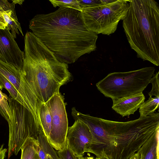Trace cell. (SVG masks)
Segmentation results:
<instances>
[{
	"label": "cell",
	"mask_w": 159,
	"mask_h": 159,
	"mask_svg": "<svg viewBox=\"0 0 159 159\" xmlns=\"http://www.w3.org/2000/svg\"><path fill=\"white\" fill-rule=\"evenodd\" d=\"M123 27L137 57L159 65V5L154 0H129Z\"/></svg>",
	"instance_id": "277c9868"
},
{
	"label": "cell",
	"mask_w": 159,
	"mask_h": 159,
	"mask_svg": "<svg viewBox=\"0 0 159 159\" xmlns=\"http://www.w3.org/2000/svg\"><path fill=\"white\" fill-rule=\"evenodd\" d=\"M159 97H149L148 100L144 102L139 109L140 117L150 115L159 108Z\"/></svg>",
	"instance_id": "e0dca14e"
},
{
	"label": "cell",
	"mask_w": 159,
	"mask_h": 159,
	"mask_svg": "<svg viewBox=\"0 0 159 159\" xmlns=\"http://www.w3.org/2000/svg\"><path fill=\"white\" fill-rule=\"evenodd\" d=\"M57 153L59 159H80V157L75 155L67 144L65 148L58 151Z\"/></svg>",
	"instance_id": "7402d4cb"
},
{
	"label": "cell",
	"mask_w": 159,
	"mask_h": 159,
	"mask_svg": "<svg viewBox=\"0 0 159 159\" xmlns=\"http://www.w3.org/2000/svg\"><path fill=\"white\" fill-rule=\"evenodd\" d=\"M0 82L3 88L9 92L11 98L25 107V104L21 95L13 85L0 73Z\"/></svg>",
	"instance_id": "ac0fdd59"
},
{
	"label": "cell",
	"mask_w": 159,
	"mask_h": 159,
	"mask_svg": "<svg viewBox=\"0 0 159 159\" xmlns=\"http://www.w3.org/2000/svg\"><path fill=\"white\" fill-rule=\"evenodd\" d=\"M96 159H109L107 157L104 156H101L99 157H97L96 158Z\"/></svg>",
	"instance_id": "1f68e13d"
},
{
	"label": "cell",
	"mask_w": 159,
	"mask_h": 159,
	"mask_svg": "<svg viewBox=\"0 0 159 159\" xmlns=\"http://www.w3.org/2000/svg\"><path fill=\"white\" fill-rule=\"evenodd\" d=\"M24 43L22 70L30 86L39 119L40 105L59 93L60 87L70 80L71 74L68 64L59 61L32 32H26Z\"/></svg>",
	"instance_id": "3957f363"
},
{
	"label": "cell",
	"mask_w": 159,
	"mask_h": 159,
	"mask_svg": "<svg viewBox=\"0 0 159 159\" xmlns=\"http://www.w3.org/2000/svg\"><path fill=\"white\" fill-rule=\"evenodd\" d=\"M39 143L37 139H28L22 146L21 159H40Z\"/></svg>",
	"instance_id": "5bb4252c"
},
{
	"label": "cell",
	"mask_w": 159,
	"mask_h": 159,
	"mask_svg": "<svg viewBox=\"0 0 159 159\" xmlns=\"http://www.w3.org/2000/svg\"><path fill=\"white\" fill-rule=\"evenodd\" d=\"M24 0H13V2L15 4L16 3H18L19 4H21L23 2H24Z\"/></svg>",
	"instance_id": "f1b7e54d"
},
{
	"label": "cell",
	"mask_w": 159,
	"mask_h": 159,
	"mask_svg": "<svg viewBox=\"0 0 159 159\" xmlns=\"http://www.w3.org/2000/svg\"><path fill=\"white\" fill-rule=\"evenodd\" d=\"M80 7L82 9L84 7H91L94 5L103 4L102 0H78Z\"/></svg>",
	"instance_id": "cb8c5ba5"
},
{
	"label": "cell",
	"mask_w": 159,
	"mask_h": 159,
	"mask_svg": "<svg viewBox=\"0 0 159 159\" xmlns=\"http://www.w3.org/2000/svg\"><path fill=\"white\" fill-rule=\"evenodd\" d=\"M155 68L148 67L126 72L109 73L96 84L105 96L112 100L142 93L154 75Z\"/></svg>",
	"instance_id": "5b68a950"
},
{
	"label": "cell",
	"mask_w": 159,
	"mask_h": 159,
	"mask_svg": "<svg viewBox=\"0 0 159 159\" xmlns=\"http://www.w3.org/2000/svg\"><path fill=\"white\" fill-rule=\"evenodd\" d=\"M140 159H159V134L145 154L141 155Z\"/></svg>",
	"instance_id": "ffe728a7"
},
{
	"label": "cell",
	"mask_w": 159,
	"mask_h": 159,
	"mask_svg": "<svg viewBox=\"0 0 159 159\" xmlns=\"http://www.w3.org/2000/svg\"><path fill=\"white\" fill-rule=\"evenodd\" d=\"M15 10V4L11 3L7 0H0V11L4 12Z\"/></svg>",
	"instance_id": "d4e9b609"
},
{
	"label": "cell",
	"mask_w": 159,
	"mask_h": 159,
	"mask_svg": "<svg viewBox=\"0 0 159 159\" xmlns=\"http://www.w3.org/2000/svg\"><path fill=\"white\" fill-rule=\"evenodd\" d=\"M49 1L54 7L69 8L82 11L78 0H50Z\"/></svg>",
	"instance_id": "d6986e66"
},
{
	"label": "cell",
	"mask_w": 159,
	"mask_h": 159,
	"mask_svg": "<svg viewBox=\"0 0 159 159\" xmlns=\"http://www.w3.org/2000/svg\"><path fill=\"white\" fill-rule=\"evenodd\" d=\"M46 103L52 119L48 140L53 148L58 151L62 150L67 146L66 137L68 128L64 97L59 93L52 96Z\"/></svg>",
	"instance_id": "ba28073f"
},
{
	"label": "cell",
	"mask_w": 159,
	"mask_h": 159,
	"mask_svg": "<svg viewBox=\"0 0 159 159\" xmlns=\"http://www.w3.org/2000/svg\"><path fill=\"white\" fill-rule=\"evenodd\" d=\"M29 27L62 62L74 63L96 49L98 34L87 29L81 11L77 10L59 8L49 13L37 14Z\"/></svg>",
	"instance_id": "6da1fadb"
},
{
	"label": "cell",
	"mask_w": 159,
	"mask_h": 159,
	"mask_svg": "<svg viewBox=\"0 0 159 159\" xmlns=\"http://www.w3.org/2000/svg\"><path fill=\"white\" fill-rule=\"evenodd\" d=\"M40 124L43 131L48 139L51 128L52 116L50 110L46 103L40 105L39 109Z\"/></svg>",
	"instance_id": "9a60e30c"
},
{
	"label": "cell",
	"mask_w": 159,
	"mask_h": 159,
	"mask_svg": "<svg viewBox=\"0 0 159 159\" xmlns=\"http://www.w3.org/2000/svg\"><path fill=\"white\" fill-rule=\"evenodd\" d=\"M3 12L0 11V29H5L7 26L2 15Z\"/></svg>",
	"instance_id": "484cf974"
},
{
	"label": "cell",
	"mask_w": 159,
	"mask_h": 159,
	"mask_svg": "<svg viewBox=\"0 0 159 159\" xmlns=\"http://www.w3.org/2000/svg\"><path fill=\"white\" fill-rule=\"evenodd\" d=\"M141 155L139 153H137L134 155L130 159H140Z\"/></svg>",
	"instance_id": "83f0119b"
},
{
	"label": "cell",
	"mask_w": 159,
	"mask_h": 159,
	"mask_svg": "<svg viewBox=\"0 0 159 159\" xmlns=\"http://www.w3.org/2000/svg\"><path fill=\"white\" fill-rule=\"evenodd\" d=\"M3 145L0 147V159H4L7 150L6 148H3Z\"/></svg>",
	"instance_id": "4316f807"
},
{
	"label": "cell",
	"mask_w": 159,
	"mask_h": 159,
	"mask_svg": "<svg viewBox=\"0 0 159 159\" xmlns=\"http://www.w3.org/2000/svg\"><path fill=\"white\" fill-rule=\"evenodd\" d=\"M80 159H94L93 157H84L83 156L80 157Z\"/></svg>",
	"instance_id": "4dcf8cb0"
},
{
	"label": "cell",
	"mask_w": 159,
	"mask_h": 159,
	"mask_svg": "<svg viewBox=\"0 0 159 159\" xmlns=\"http://www.w3.org/2000/svg\"><path fill=\"white\" fill-rule=\"evenodd\" d=\"M75 120L73 125L68 128L66 143L73 153L81 157L91 143L92 135L85 124L79 120Z\"/></svg>",
	"instance_id": "30bf717a"
},
{
	"label": "cell",
	"mask_w": 159,
	"mask_h": 159,
	"mask_svg": "<svg viewBox=\"0 0 159 159\" xmlns=\"http://www.w3.org/2000/svg\"><path fill=\"white\" fill-rule=\"evenodd\" d=\"M0 107L2 110L7 121L10 116V109L8 102V97L0 89Z\"/></svg>",
	"instance_id": "44dd1931"
},
{
	"label": "cell",
	"mask_w": 159,
	"mask_h": 159,
	"mask_svg": "<svg viewBox=\"0 0 159 159\" xmlns=\"http://www.w3.org/2000/svg\"><path fill=\"white\" fill-rule=\"evenodd\" d=\"M159 71H158L154 74L150 80V83H152V88L148 93L149 97L155 96L159 97Z\"/></svg>",
	"instance_id": "603a6c76"
},
{
	"label": "cell",
	"mask_w": 159,
	"mask_h": 159,
	"mask_svg": "<svg viewBox=\"0 0 159 159\" xmlns=\"http://www.w3.org/2000/svg\"><path fill=\"white\" fill-rule=\"evenodd\" d=\"M37 140L39 145L38 154L40 159H59L42 130L39 132Z\"/></svg>",
	"instance_id": "4fadbf2b"
},
{
	"label": "cell",
	"mask_w": 159,
	"mask_h": 159,
	"mask_svg": "<svg viewBox=\"0 0 159 159\" xmlns=\"http://www.w3.org/2000/svg\"><path fill=\"white\" fill-rule=\"evenodd\" d=\"M3 88V87L2 86V84H1L0 82V89L1 90H2V89Z\"/></svg>",
	"instance_id": "d6a6232c"
},
{
	"label": "cell",
	"mask_w": 159,
	"mask_h": 159,
	"mask_svg": "<svg viewBox=\"0 0 159 159\" xmlns=\"http://www.w3.org/2000/svg\"><path fill=\"white\" fill-rule=\"evenodd\" d=\"M24 53L10 31L7 28L0 29V60L22 69Z\"/></svg>",
	"instance_id": "8fae6325"
},
{
	"label": "cell",
	"mask_w": 159,
	"mask_h": 159,
	"mask_svg": "<svg viewBox=\"0 0 159 159\" xmlns=\"http://www.w3.org/2000/svg\"><path fill=\"white\" fill-rule=\"evenodd\" d=\"M5 22L7 24L6 28L10 31L15 39L16 34H19V32L23 36L20 24L19 22L15 10L4 11L2 14Z\"/></svg>",
	"instance_id": "2e32d148"
},
{
	"label": "cell",
	"mask_w": 159,
	"mask_h": 159,
	"mask_svg": "<svg viewBox=\"0 0 159 159\" xmlns=\"http://www.w3.org/2000/svg\"><path fill=\"white\" fill-rule=\"evenodd\" d=\"M99 118L103 133L86 151L97 157L130 159L137 153L143 155L159 134V113L125 122Z\"/></svg>",
	"instance_id": "7a4b0ae2"
},
{
	"label": "cell",
	"mask_w": 159,
	"mask_h": 159,
	"mask_svg": "<svg viewBox=\"0 0 159 159\" xmlns=\"http://www.w3.org/2000/svg\"><path fill=\"white\" fill-rule=\"evenodd\" d=\"M129 0H116L83 8L82 18L87 29L97 34L110 35L116 30L118 24L125 17L129 8Z\"/></svg>",
	"instance_id": "8992f818"
},
{
	"label": "cell",
	"mask_w": 159,
	"mask_h": 159,
	"mask_svg": "<svg viewBox=\"0 0 159 159\" xmlns=\"http://www.w3.org/2000/svg\"><path fill=\"white\" fill-rule=\"evenodd\" d=\"M0 73L13 85L21 96L25 107L37 118L33 96L29 84L22 70L0 60Z\"/></svg>",
	"instance_id": "9c48e42d"
},
{
	"label": "cell",
	"mask_w": 159,
	"mask_h": 159,
	"mask_svg": "<svg viewBox=\"0 0 159 159\" xmlns=\"http://www.w3.org/2000/svg\"><path fill=\"white\" fill-rule=\"evenodd\" d=\"M0 113L1 115L5 118V116L4 115V114L2 110V108L0 107Z\"/></svg>",
	"instance_id": "f546056e"
},
{
	"label": "cell",
	"mask_w": 159,
	"mask_h": 159,
	"mask_svg": "<svg viewBox=\"0 0 159 159\" xmlns=\"http://www.w3.org/2000/svg\"><path fill=\"white\" fill-rule=\"evenodd\" d=\"M10 116L9 125L8 159L16 155L26 140L37 139L43 130L32 113L25 107L11 97L8 98Z\"/></svg>",
	"instance_id": "52a82bcc"
},
{
	"label": "cell",
	"mask_w": 159,
	"mask_h": 159,
	"mask_svg": "<svg viewBox=\"0 0 159 159\" xmlns=\"http://www.w3.org/2000/svg\"><path fill=\"white\" fill-rule=\"evenodd\" d=\"M145 99V96L141 93L112 100V108L122 117L129 116L134 114Z\"/></svg>",
	"instance_id": "7c38bea8"
}]
</instances>
